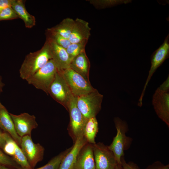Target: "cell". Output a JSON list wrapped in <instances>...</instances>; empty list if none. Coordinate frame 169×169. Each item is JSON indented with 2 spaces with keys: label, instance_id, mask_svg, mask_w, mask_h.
I'll return each instance as SVG.
<instances>
[{
  "label": "cell",
  "instance_id": "f1b7e54d",
  "mask_svg": "<svg viewBox=\"0 0 169 169\" xmlns=\"http://www.w3.org/2000/svg\"><path fill=\"white\" fill-rule=\"evenodd\" d=\"M96 8H102L110 7L115 4L116 1L112 0H88Z\"/></svg>",
  "mask_w": 169,
  "mask_h": 169
},
{
  "label": "cell",
  "instance_id": "4fadbf2b",
  "mask_svg": "<svg viewBox=\"0 0 169 169\" xmlns=\"http://www.w3.org/2000/svg\"><path fill=\"white\" fill-rule=\"evenodd\" d=\"M49 43L51 59L59 70H62L69 67L70 60L66 49L59 45L46 38Z\"/></svg>",
  "mask_w": 169,
  "mask_h": 169
},
{
  "label": "cell",
  "instance_id": "277c9868",
  "mask_svg": "<svg viewBox=\"0 0 169 169\" xmlns=\"http://www.w3.org/2000/svg\"><path fill=\"white\" fill-rule=\"evenodd\" d=\"M103 97L96 89L88 94L77 97V105L87 119L95 117L101 110Z\"/></svg>",
  "mask_w": 169,
  "mask_h": 169
},
{
  "label": "cell",
  "instance_id": "83f0119b",
  "mask_svg": "<svg viewBox=\"0 0 169 169\" xmlns=\"http://www.w3.org/2000/svg\"><path fill=\"white\" fill-rule=\"evenodd\" d=\"M19 18L11 7H7L0 12V21L12 20Z\"/></svg>",
  "mask_w": 169,
  "mask_h": 169
},
{
  "label": "cell",
  "instance_id": "9a60e30c",
  "mask_svg": "<svg viewBox=\"0 0 169 169\" xmlns=\"http://www.w3.org/2000/svg\"><path fill=\"white\" fill-rule=\"evenodd\" d=\"M74 25L69 40L71 44L88 42L90 35L91 28L89 23L77 18L74 20Z\"/></svg>",
  "mask_w": 169,
  "mask_h": 169
},
{
  "label": "cell",
  "instance_id": "484cf974",
  "mask_svg": "<svg viewBox=\"0 0 169 169\" xmlns=\"http://www.w3.org/2000/svg\"><path fill=\"white\" fill-rule=\"evenodd\" d=\"M5 141V144L2 149L7 155L12 157L13 156L17 143L7 133L4 132Z\"/></svg>",
  "mask_w": 169,
  "mask_h": 169
},
{
  "label": "cell",
  "instance_id": "1f68e13d",
  "mask_svg": "<svg viewBox=\"0 0 169 169\" xmlns=\"http://www.w3.org/2000/svg\"><path fill=\"white\" fill-rule=\"evenodd\" d=\"M13 0H0V12L5 8L11 7Z\"/></svg>",
  "mask_w": 169,
  "mask_h": 169
},
{
  "label": "cell",
  "instance_id": "836d02e7",
  "mask_svg": "<svg viewBox=\"0 0 169 169\" xmlns=\"http://www.w3.org/2000/svg\"><path fill=\"white\" fill-rule=\"evenodd\" d=\"M5 142L4 132H2L0 129V148L3 149Z\"/></svg>",
  "mask_w": 169,
  "mask_h": 169
},
{
  "label": "cell",
  "instance_id": "4dcf8cb0",
  "mask_svg": "<svg viewBox=\"0 0 169 169\" xmlns=\"http://www.w3.org/2000/svg\"><path fill=\"white\" fill-rule=\"evenodd\" d=\"M146 169H169V165H164L159 161L154 162Z\"/></svg>",
  "mask_w": 169,
  "mask_h": 169
},
{
  "label": "cell",
  "instance_id": "7a4b0ae2",
  "mask_svg": "<svg viewBox=\"0 0 169 169\" xmlns=\"http://www.w3.org/2000/svg\"><path fill=\"white\" fill-rule=\"evenodd\" d=\"M58 69L53 60L50 59L43 67L26 81L36 88L41 90L47 95L53 81Z\"/></svg>",
  "mask_w": 169,
  "mask_h": 169
},
{
  "label": "cell",
  "instance_id": "6da1fadb",
  "mask_svg": "<svg viewBox=\"0 0 169 169\" xmlns=\"http://www.w3.org/2000/svg\"><path fill=\"white\" fill-rule=\"evenodd\" d=\"M51 59L49 43L46 40L40 49L25 56L19 70L20 78L26 80Z\"/></svg>",
  "mask_w": 169,
  "mask_h": 169
},
{
  "label": "cell",
  "instance_id": "f546056e",
  "mask_svg": "<svg viewBox=\"0 0 169 169\" xmlns=\"http://www.w3.org/2000/svg\"><path fill=\"white\" fill-rule=\"evenodd\" d=\"M121 165L123 169H139L138 166L133 162L126 163L123 156L121 158Z\"/></svg>",
  "mask_w": 169,
  "mask_h": 169
},
{
  "label": "cell",
  "instance_id": "3957f363",
  "mask_svg": "<svg viewBox=\"0 0 169 169\" xmlns=\"http://www.w3.org/2000/svg\"><path fill=\"white\" fill-rule=\"evenodd\" d=\"M60 71L74 96L78 97L84 95L96 90L90 81L70 68Z\"/></svg>",
  "mask_w": 169,
  "mask_h": 169
},
{
  "label": "cell",
  "instance_id": "8fae6325",
  "mask_svg": "<svg viewBox=\"0 0 169 169\" xmlns=\"http://www.w3.org/2000/svg\"><path fill=\"white\" fill-rule=\"evenodd\" d=\"M9 113L18 135L21 138L26 136H31L32 130L38 125L35 116L25 112L19 115Z\"/></svg>",
  "mask_w": 169,
  "mask_h": 169
},
{
  "label": "cell",
  "instance_id": "f35d334b",
  "mask_svg": "<svg viewBox=\"0 0 169 169\" xmlns=\"http://www.w3.org/2000/svg\"></svg>",
  "mask_w": 169,
  "mask_h": 169
},
{
  "label": "cell",
  "instance_id": "74e56055",
  "mask_svg": "<svg viewBox=\"0 0 169 169\" xmlns=\"http://www.w3.org/2000/svg\"></svg>",
  "mask_w": 169,
  "mask_h": 169
},
{
  "label": "cell",
  "instance_id": "8992f818",
  "mask_svg": "<svg viewBox=\"0 0 169 169\" xmlns=\"http://www.w3.org/2000/svg\"><path fill=\"white\" fill-rule=\"evenodd\" d=\"M114 122L117 134L111 144L108 146L114 153L117 164H121V158L124 155V151L127 147L129 140L126 136L127 125L118 117L115 118Z\"/></svg>",
  "mask_w": 169,
  "mask_h": 169
},
{
  "label": "cell",
  "instance_id": "e575fe53",
  "mask_svg": "<svg viewBox=\"0 0 169 169\" xmlns=\"http://www.w3.org/2000/svg\"><path fill=\"white\" fill-rule=\"evenodd\" d=\"M4 85V84L2 81V77L0 76V93L3 91V88Z\"/></svg>",
  "mask_w": 169,
  "mask_h": 169
},
{
  "label": "cell",
  "instance_id": "9c48e42d",
  "mask_svg": "<svg viewBox=\"0 0 169 169\" xmlns=\"http://www.w3.org/2000/svg\"><path fill=\"white\" fill-rule=\"evenodd\" d=\"M77 97L72 95L67 105L70 118V127L75 141L83 135L84 130L88 119L81 113L76 104Z\"/></svg>",
  "mask_w": 169,
  "mask_h": 169
},
{
  "label": "cell",
  "instance_id": "ffe728a7",
  "mask_svg": "<svg viewBox=\"0 0 169 169\" xmlns=\"http://www.w3.org/2000/svg\"><path fill=\"white\" fill-rule=\"evenodd\" d=\"M74 23V20L73 19L66 18L63 19L59 24L49 28L53 31L69 39L73 29Z\"/></svg>",
  "mask_w": 169,
  "mask_h": 169
},
{
  "label": "cell",
  "instance_id": "5b68a950",
  "mask_svg": "<svg viewBox=\"0 0 169 169\" xmlns=\"http://www.w3.org/2000/svg\"><path fill=\"white\" fill-rule=\"evenodd\" d=\"M48 94L67 110L68 104L73 95L60 70H58L55 78L49 87Z\"/></svg>",
  "mask_w": 169,
  "mask_h": 169
},
{
  "label": "cell",
  "instance_id": "e0dca14e",
  "mask_svg": "<svg viewBox=\"0 0 169 169\" xmlns=\"http://www.w3.org/2000/svg\"><path fill=\"white\" fill-rule=\"evenodd\" d=\"M0 127L8 134L20 147L22 138L17 133L13 120L7 110L0 102Z\"/></svg>",
  "mask_w": 169,
  "mask_h": 169
},
{
  "label": "cell",
  "instance_id": "52a82bcc",
  "mask_svg": "<svg viewBox=\"0 0 169 169\" xmlns=\"http://www.w3.org/2000/svg\"><path fill=\"white\" fill-rule=\"evenodd\" d=\"M169 56V35L166 38L163 44L152 54L151 57V65L148 75L139 100L138 105L141 106L142 99L146 88L152 75L157 69L160 66Z\"/></svg>",
  "mask_w": 169,
  "mask_h": 169
},
{
  "label": "cell",
  "instance_id": "603a6c76",
  "mask_svg": "<svg viewBox=\"0 0 169 169\" xmlns=\"http://www.w3.org/2000/svg\"><path fill=\"white\" fill-rule=\"evenodd\" d=\"M71 148L60 153L59 155L52 158L45 165L37 168H23L20 167L18 169H59L62 160L64 156L70 150Z\"/></svg>",
  "mask_w": 169,
  "mask_h": 169
},
{
  "label": "cell",
  "instance_id": "d590c367",
  "mask_svg": "<svg viewBox=\"0 0 169 169\" xmlns=\"http://www.w3.org/2000/svg\"><path fill=\"white\" fill-rule=\"evenodd\" d=\"M0 169H12L5 166L0 164Z\"/></svg>",
  "mask_w": 169,
  "mask_h": 169
},
{
  "label": "cell",
  "instance_id": "44dd1931",
  "mask_svg": "<svg viewBox=\"0 0 169 169\" xmlns=\"http://www.w3.org/2000/svg\"><path fill=\"white\" fill-rule=\"evenodd\" d=\"M98 130V123L96 117H92L88 119L83 133V135L88 143L92 144L96 143L95 138Z\"/></svg>",
  "mask_w": 169,
  "mask_h": 169
},
{
  "label": "cell",
  "instance_id": "ab89813d",
  "mask_svg": "<svg viewBox=\"0 0 169 169\" xmlns=\"http://www.w3.org/2000/svg\"></svg>",
  "mask_w": 169,
  "mask_h": 169
},
{
  "label": "cell",
  "instance_id": "2e32d148",
  "mask_svg": "<svg viewBox=\"0 0 169 169\" xmlns=\"http://www.w3.org/2000/svg\"><path fill=\"white\" fill-rule=\"evenodd\" d=\"M87 143L83 135L78 137L75 141L73 146L63 158L59 169H73L79 152Z\"/></svg>",
  "mask_w": 169,
  "mask_h": 169
},
{
  "label": "cell",
  "instance_id": "d6986e66",
  "mask_svg": "<svg viewBox=\"0 0 169 169\" xmlns=\"http://www.w3.org/2000/svg\"><path fill=\"white\" fill-rule=\"evenodd\" d=\"M11 7L18 18L23 21L26 28H30L35 26L36 18L27 11L23 0H13Z\"/></svg>",
  "mask_w": 169,
  "mask_h": 169
},
{
  "label": "cell",
  "instance_id": "7402d4cb",
  "mask_svg": "<svg viewBox=\"0 0 169 169\" xmlns=\"http://www.w3.org/2000/svg\"><path fill=\"white\" fill-rule=\"evenodd\" d=\"M46 37L49 38L59 45L66 49L71 44L69 39L51 30L49 28L46 31Z\"/></svg>",
  "mask_w": 169,
  "mask_h": 169
},
{
  "label": "cell",
  "instance_id": "d4e9b609",
  "mask_svg": "<svg viewBox=\"0 0 169 169\" xmlns=\"http://www.w3.org/2000/svg\"><path fill=\"white\" fill-rule=\"evenodd\" d=\"M87 42L71 44L66 49L70 60L80 53L85 50Z\"/></svg>",
  "mask_w": 169,
  "mask_h": 169
},
{
  "label": "cell",
  "instance_id": "7c38bea8",
  "mask_svg": "<svg viewBox=\"0 0 169 169\" xmlns=\"http://www.w3.org/2000/svg\"><path fill=\"white\" fill-rule=\"evenodd\" d=\"M152 103L158 117L169 127V91L163 90L158 87L153 95Z\"/></svg>",
  "mask_w": 169,
  "mask_h": 169
},
{
  "label": "cell",
  "instance_id": "30bf717a",
  "mask_svg": "<svg viewBox=\"0 0 169 169\" xmlns=\"http://www.w3.org/2000/svg\"><path fill=\"white\" fill-rule=\"evenodd\" d=\"M20 147L32 168L43 158L44 149L39 143H35L31 136L22 138Z\"/></svg>",
  "mask_w": 169,
  "mask_h": 169
},
{
  "label": "cell",
  "instance_id": "8d00e7d4",
  "mask_svg": "<svg viewBox=\"0 0 169 169\" xmlns=\"http://www.w3.org/2000/svg\"><path fill=\"white\" fill-rule=\"evenodd\" d=\"M115 169H123L121 164H117Z\"/></svg>",
  "mask_w": 169,
  "mask_h": 169
},
{
  "label": "cell",
  "instance_id": "d6a6232c",
  "mask_svg": "<svg viewBox=\"0 0 169 169\" xmlns=\"http://www.w3.org/2000/svg\"><path fill=\"white\" fill-rule=\"evenodd\" d=\"M163 90L169 91V76L165 81L159 87Z\"/></svg>",
  "mask_w": 169,
  "mask_h": 169
},
{
  "label": "cell",
  "instance_id": "4316f807",
  "mask_svg": "<svg viewBox=\"0 0 169 169\" xmlns=\"http://www.w3.org/2000/svg\"><path fill=\"white\" fill-rule=\"evenodd\" d=\"M0 164L13 169H18L21 167L12 158L6 155L0 149Z\"/></svg>",
  "mask_w": 169,
  "mask_h": 169
},
{
  "label": "cell",
  "instance_id": "5bb4252c",
  "mask_svg": "<svg viewBox=\"0 0 169 169\" xmlns=\"http://www.w3.org/2000/svg\"><path fill=\"white\" fill-rule=\"evenodd\" d=\"M93 144L87 143L79 152L73 169H95Z\"/></svg>",
  "mask_w": 169,
  "mask_h": 169
},
{
  "label": "cell",
  "instance_id": "cb8c5ba5",
  "mask_svg": "<svg viewBox=\"0 0 169 169\" xmlns=\"http://www.w3.org/2000/svg\"><path fill=\"white\" fill-rule=\"evenodd\" d=\"M12 158L21 168H32L21 147L17 144L14 155Z\"/></svg>",
  "mask_w": 169,
  "mask_h": 169
},
{
  "label": "cell",
  "instance_id": "ba28073f",
  "mask_svg": "<svg viewBox=\"0 0 169 169\" xmlns=\"http://www.w3.org/2000/svg\"><path fill=\"white\" fill-rule=\"evenodd\" d=\"M96 169H115L117 163L113 152L102 143L93 144Z\"/></svg>",
  "mask_w": 169,
  "mask_h": 169
},
{
  "label": "cell",
  "instance_id": "ac0fdd59",
  "mask_svg": "<svg viewBox=\"0 0 169 169\" xmlns=\"http://www.w3.org/2000/svg\"><path fill=\"white\" fill-rule=\"evenodd\" d=\"M90 65V60L85 50L71 60L69 68L90 81L89 77Z\"/></svg>",
  "mask_w": 169,
  "mask_h": 169
}]
</instances>
